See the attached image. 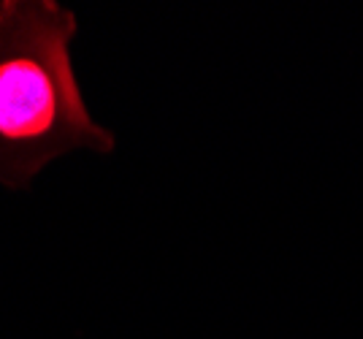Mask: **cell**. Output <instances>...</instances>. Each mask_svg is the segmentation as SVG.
<instances>
[{
	"mask_svg": "<svg viewBox=\"0 0 363 339\" xmlns=\"http://www.w3.org/2000/svg\"><path fill=\"white\" fill-rule=\"evenodd\" d=\"M76 14L52 0L0 3V185L25 190L74 150L108 155L114 133L90 117L71 62Z\"/></svg>",
	"mask_w": 363,
	"mask_h": 339,
	"instance_id": "cell-1",
	"label": "cell"
}]
</instances>
